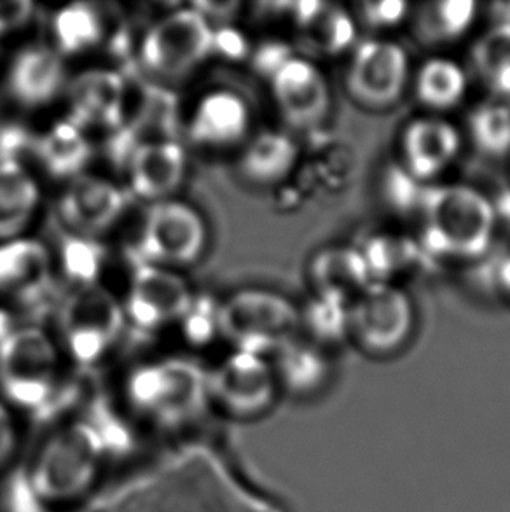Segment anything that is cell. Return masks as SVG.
<instances>
[{
    "instance_id": "obj_35",
    "label": "cell",
    "mask_w": 510,
    "mask_h": 512,
    "mask_svg": "<svg viewBox=\"0 0 510 512\" xmlns=\"http://www.w3.org/2000/svg\"><path fill=\"white\" fill-rule=\"evenodd\" d=\"M182 322L191 340L200 343L208 341L215 334H219V305L215 306L207 301V306H203L198 299H194L191 310Z\"/></svg>"
},
{
    "instance_id": "obj_17",
    "label": "cell",
    "mask_w": 510,
    "mask_h": 512,
    "mask_svg": "<svg viewBox=\"0 0 510 512\" xmlns=\"http://www.w3.org/2000/svg\"><path fill=\"white\" fill-rule=\"evenodd\" d=\"M58 362L53 340L41 327H14L0 341V374L18 388H41Z\"/></svg>"
},
{
    "instance_id": "obj_34",
    "label": "cell",
    "mask_w": 510,
    "mask_h": 512,
    "mask_svg": "<svg viewBox=\"0 0 510 512\" xmlns=\"http://www.w3.org/2000/svg\"><path fill=\"white\" fill-rule=\"evenodd\" d=\"M409 9L411 6L406 2H395V0L366 2L360 6L359 18L373 30H392L399 27L402 21H406Z\"/></svg>"
},
{
    "instance_id": "obj_36",
    "label": "cell",
    "mask_w": 510,
    "mask_h": 512,
    "mask_svg": "<svg viewBox=\"0 0 510 512\" xmlns=\"http://www.w3.org/2000/svg\"><path fill=\"white\" fill-rule=\"evenodd\" d=\"M35 6L28 0H0V39L27 27Z\"/></svg>"
},
{
    "instance_id": "obj_28",
    "label": "cell",
    "mask_w": 510,
    "mask_h": 512,
    "mask_svg": "<svg viewBox=\"0 0 510 512\" xmlns=\"http://www.w3.org/2000/svg\"><path fill=\"white\" fill-rule=\"evenodd\" d=\"M476 2L446 0L427 4L416 16V32L425 44H451L469 34L477 16Z\"/></svg>"
},
{
    "instance_id": "obj_6",
    "label": "cell",
    "mask_w": 510,
    "mask_h": 512,
    "mask_svg": "<svg viewBox=\"0 0 510 512\" xmlns=\"http://www.w3.org/2000/svg\"><path fill=\"white\" fill-rule=\"evenodd\" d=\"M345 83L350 97L362 107L390 109L413 83L407 49L386 37L357 42L350 53Z\"/></svg>"
},
{
    "instance_id": "obj_39",
    "label": "cell",
    "mask_w": 510,
    "mask_h": 512,
    "mask_svg": "<svg viewBox=\"0 0 510 512\" xmlns=\"http://www.w3.org/2000/svg\"><path fill=\"white\" fill-rule=\"evenodd\" d=\"M497 284L504 296L510 299V254L500 261L497 271Z\"/></svg>"
},
{
    "instance_id": "obj_21",
    "label": "cell",
    "mask_w": 510,
    "mask_h": 512,
    "mask_svg": "<svg viewBox=\"0 0 510 512\" xmlns=\"http://www.w3.org/2000/svg\"><path fill=\"white\" fill-rule=\"evenodd\" d=\"M35 158L53 179H77L86 173L93 156L88 133L69 118L56 121L34 142Z\"/></svg>"
},
{
    "instance_id": "obj_32",
    "label": "cell",
    "mask_w": 510,
    "mask_h": 512,
    "mask_svg": "<svg viewBox=\"0 0 510 512\" xmlns=\"http://www.w3.org/2000/svg\"><path fill=\"white\" fill-rule=\"evenodd\" d=\"M432 184L416 179L400 163L388 167L383 175V196L388 205L399 214H421L427 200L428 189Z\"/></svg>"
},
{
    "instance_id": "obj_25",
    "label": "cell",
    "mask_w": 510,
    "mask_h": 512,
    "mask_svg": "<svg viewBox=\"0 0 510 512\" xmlns=\"http://www.w3.org/2000/svg\"><path fill=\"white\" fill-rule=\"evenodd\" d=\"M219 387L231 401L261 404L275 388V367L255 353L236 350L219 371Z\"/></svg>"
},
{
    "instance_id": "obj_26",
    "label": "cell",
    "mask_w": 510,
    "mask_h": 512,
    "mask_svg": "<svg viewBox=\"0 0 510 512\" xmlns=\"http://www.w3.org/2000/svg\"><path fill=\"white\" fill-rule=\"evenodd\" d=\"M472 67L495 98L510 104V21L498 20L477 39Z\"/></svg>"
},
{
    "instance_id": "obj_12",
    "label": "cell",
    "mask_w": 510,
    "mask_h": 512,
    "mask_svg": "<svg viewBox=\"0 0 510 512\" xmlns=\"http://www.w3.org/2000/svg\"><path fill=\"white\" fill-rule=\"evenodd\" d=\"M69 119L84 132H118L126 123L128 91L116 70L91 69L70 79L65 90Z\"/></svg>"
},
{
    "instance_id": "obj_37",
    "label": "cell",
    "mask_w": 510,
    "mask_h": 512,
    "mask_svg": "<svg viewBox=\"0 0 510 512\" xmlns=\"http://www.w3.org/2000/svg\"><path fill=\"white\" fill-rule=\"evenodd\" d=\"M294 55L296 53L285 42H266L254 53L255 69L261 72L262 76L271 79Z\"/></svg>"
},
{
    "instance_id": "obj_23",
    "label": "cell",
    "mask_w": 510,
    "mask_h": 512,
    "mask_svg": "<svg viewBox=\"0 0 510 512\" xmlns=\"http://www.w3.org/2000/svg\"><path fill=\"white\" fill-rule=\"evenodd\" d=\"M275 374L290 394L311 397L331 381V360L322 346L297 336L276 352Z\"/></svg>"
},
{
    "instance_id": "obj_20",
    "label": "cell",
    "mask_w": 510,
    "mask_h": 512,
    "mask_svg": "<svg viewBox=\"0 0 510 512\" xmlns=\"http://www.w3.org/2000/svg\"><path fill=\"white\" fill-rule=\"evenodd\" d=\"M299 144L289 133L264 130L243 146L238 170L254 186H276L289 179L299 161Z\"/></svg>"
},
{
    "instance_id": "obj_1",
    "label": "cell",
    "mask_w": 510,
    "mask_h": 512,
    "mask_svg": "<svg viewBox=\"0 0 510 512\" xmlns=\"http://www.w3.org/2000/svg\"><path fill=\"white\" fill-rule=\"evenodd\" d=\"M420 247L430 256L474 261L497 236V205L467 184H432L421 208Z\"/></svg>"
},
{
    "instance_id": "obj_3",
    "label": "cell",
    "mask_w": 510,
    "mask_h": 512,
    "mask_svg": "<svg viewBox=\"0 0 510 512\" xmlns=\"http://www.w3.org/2000/svg\"><path fill=\"white\" fill-rule=\"evenodd\" d=\"M215 30L196 7H179L154 21L145 32L138 60L147 76L177 84L193 76L214 53Z\"/></svg>"
},
{
    "instance_id": "obj_11",
    "label": "cell",
    "mask_w": 510,
    "mask_h": 512,
    "mask_svg": "<svg viewBox=\"0 0 510 512\" xmlns=\"http://www.w3.org/2000/svg\"><path fill=\"white\" fill-rule=\"evenodd\" d=\"M400 165L416 179L435 184L460 158L463 135L460 128L441 114H423L400 132Z\"/></svg>"
},
{
    "instance_id": "obj_13",
    "label": "cell",
    "mask_w": 510,
    "mask_h": 512,
    "mask_svg": "<svg viewBox=\"0 0 510 512\" xmlns=\"http://www.w3.org/2000/svg\"><path fill=\"white\" fill-rule=\"evenodd\" d=\"M252 112L245 98L231 90L208 91L187 121V139L201 149H231L249 140Z\"/></svg>"
},
{
    "instance_id": "obj_15",
    "label": "cell",
    "mask_w": 510,
    "mask_h": 512,
    "mask_svg": "<svg viewBox=\"0 0 510 512\" xmlns=\"http://www.w3.org/2000/svg\"><path fill=\"white\" fill-rule=\"evenodd\" d=\"M131 194L138 200H172L187 172V154L179 140H154L138 146L125 161Z\"/></svg>"
},
{
    "instance_id": "obj_33",
    "label": "cell",
    "mask_w": 510,
    "mask_h": 512,
    "mask_svg": "<svg viewBox=\"0 0 510 512\" xmlns=\"http://www.w3.org/2000/svg\"><path fill=\"white\" fill-rule=\"evenodd\" d=\"M104 263V252L97 240L70 236L63 245L62 266L67 277L81 285L97 284V277Z\"/></svg>"
},
{
    "instance_id": "obj_5",
    "label": "cell",
    "mask_w": 510,
    "mask_h": 512,
    "mask_svg": "<svg viewBox=\"0 0 510 512\" xmlns=\"http://www.w3.org/2000/svg\"><path fill=\"white\" fill-rule=\"evenodd\" d=\"M208 245L203 215L186 201L166 200L147 210L133 256L170 270L200 261Z\"/></svg>"
},
{
    "instance_id": "obj_7",
    "label": "cell",
    "mask_w": 510,
    "mask_h": 512,
    "mask_svg": "<svg viewBox=\"0 0 510 512\" xmlns=\"http://www.w3.org/2000/svg\"><path fill=\"white\" fill-rule=\"evenodd\" d=\"M126 324L125 306L98 284L81 285L65 299L58 326L69 352L90 362L104 355L118 340Z\"/></svg>"
},
{
    "instance_id": "obj_31",
    "label": "cell",
    "mask_w": 510,
    "mask_h": 512,
    "mask_svg": "<svg viewBox=\"0 0 510 512\" xmlns=\"http://www.w3.org/2000/svg\"><path fill=\"white\" fill-rule=\"evenodd\" d=\"M374 282H393V277L411 268L420 254V243L407 236L374 235L362 247Z\"/></svg>"
},
{
    "instance_id": "obj_29",
    "label": "cell",
    "mask_w": 510,
    "mask_h": 512,
    "mask_svg": "<svg viewBox=\"0 0 510 512\" xmlns=\"http://www.w3.org/2000/svg\"><path fill=\"white\" fill-rule=\"evenodd\" d=\"M469 139L486 158H505L510 154V104L491 98L477 104L467 118Z\"/></svg>"
},
{
    "instance_id": "obj_4",
    "label": "cell",
    "mask_w": 510,
    "mask_h": 512,
    "mask_svg": "<svg viewBox=\"0 0 510 512\" xmlns=\"http://www.w3.org/2000/svg\"><path fill=\"white\" fill-rule=\"evenodd\" d=\"M414 327L413 298L395 282H373L350 303V338L374 357L400 352Z\"/></svg>"
},
{
    "instance_id": "obj_14",
    "label": "cell",
    "mask_w": 510,
    "mask_h": 512,
    "mask_svg": "<svg viewBox=\"0 0 510 512\" xmlns=\"http://www.w3.org/2000/svg\"><path fill=\"white\" fill-rule=\"evenodd\" d=\"M53 285V259L44 243L20 236L0 242V298L37 305Z\"/></svg>"
},
{
    "instance_id": "obj_38",
    "label": "cell",
    "mask_w": 510,
    "mask_h": 512,
    "mask_svg": "<svg viewBox=\"0 0 510 512\" xmlns=\"http://www.w3.org/2000/svg\"><path fill=\"white\" fill-rule=\"evenodd\" d=\"M217 49L221 55L240 58L247 53V42L243 39V35L233 28H222L219 34L215 32L214 53Z\"/></svg>"
},
{
    "instance_id": "obj_8",
    "label": "cell",
    "mask_w": 510,
    "mask_h": 512,
    "mask_svg": "<svg viewBox=\"0 0 510 512\" xmlns=\"http://www.w3.org/2000/svg\"><path fill=\"white\" fill-rule=\"evenodd\" d=\"M194 299L191 287L177 271L133 256L126 320L145 331H154L184 319Z\"/></svg>"
},
{
    "instance_id": "obj_16",
    "label": "cell",
    "mask_w": 510,
    "mask_h": 512,
    "mask_svg": "<svg viewBox=\"0 0 510 512\" xmlns=\"http://www.w3.org/2000/svg\"><path fill=\"white\" fill-rule=\"evenodd\" d=\"M67 67L53 46L20 49L7 67L9 97L25 109H41L53 104L67 90Z\"/></svg>"
},
{
    "instance_id": "obj_2",
    "label": "cell",
    "mask_w": 510,
    "mask_h": 512,
    "mask_svg": "<svg viewBox=\"0 0 510 512\" xmlns=\"http://www.w3.org/2000/svg\"><path fill=\"white\" fill-rule=\"evenodd\" d=\"M301 333V308L282 292L261 287L236 291L219 305V334L238 352H278Z\"/></svg>"
},
{
    "instance_id": "obj_10",
    "label": "cell",
    "mask_w": 510,
    "mask_h": 512,
    "mask_svg": "<svg viewBox=\"0 0 510 512\" xmlns=\"http://www.w3.org/2000/svg\"><path fill=\"white\" fill-rule=\"evenodd\" d=\"M128 196L112 180L100 175L83 173L67 182L58 203L56 214L70 236L97 240L125 214Z\"/></svg>"
},
{
    "instance_id": "obj_30",
    "label": "cell",
    "mask_w": 510,
    "mask_h": 512,
    "mask_svg": "<svg viewBox=\"0 0 510 512\" xmlns=\"http://www.w3.org/2000/svg\"><path fill=\"white\" fill-rule=\"evenodd\" d=\"M301 331H306L308 340L322 348L350 338V303L315 294L301 308Z\"/></svg>"
},
{
    "instance_id": "obj_9",
    "label": "cell",
    "mask_w": 510,
    "mask_h": 512,
    "mask_svg": "<svg viewBox=\"0 0 510 512\" xmlns=\"http://www.w3.org/2000/svg\"><path fill=\"white\" fill-rule=\"evenodd\" d=\"M269 84L276 109L292 128L317 130L331 116V84L311 56H292Z\"/></svg>"
},
{
    "instance_id": "obj_19",
    "label": "cell",
    "mask_w": 510,
    "mask_h": 512,
    "mask_svg": "<svg viewBox=\"0 0 510 512\" xmlns=\"http://www.w3.org/2000/svg\"><path fill=\"white\" fill-rule=\"evenodd\" d=\"M292 18L311 55L338 56L355 48L357 21L343 7L304 2L294 6Z\"/></svg>"
},
{
    "instance_id": "obj_24",
    "label": "cell",
    "mask_w": 510,
    "mask_h": 512,
    "mask_svg": "<svg viewBox=\"0 0 510 512\" xmlns=\"http://www.w3.org/2000/svg\"><path fill=\"white\" fill-rule=\"evenodd\" d=\"M469 72L449 56H430L414 70L413 86L430 114H444L462 104L469 91Z\"/></svg>"
},
{
    "instance_id": "obj_18",
    "label": "cell",
    "mask_w": 510,
    "mask_h": 512,
    "mask_svg": "<svg viewBox=\"0 0 510 512\" xmlns=\"http://www.w3.org/2000/svg\"><path fill=\"white\" fill-rule=\"evenodd\" d=\"M315 294L352 303L374 280L366 257L357 245H329L318 250L310 263Z\"/></svg>"
},
{
    "instance_id": "obj_27",
    "label": "cell",
    "mask_w": 510,
    "mask_h": 512,
    "mask_svg": "<svg viewBox=\"0 0 510 512\" xmlns=\"http://www.w3.org/2000/svg\"><path fill=\"white\" fill-rule=\"evenodd\" d=\"M102 16L91 4H70L56 11L51 23L53 48L65 56H77L97 48L104 41Z\"/></svg>"
},
{
    "instance_id": "obj_22",
    "label": "cell",
    "mask_w": 510,
    "mask_h": 512,
    "mask_svg": "<svg viewBox=\"0 0 510 512\" xmlns=\"http://www.w3.org/2000/svg\"><path fill=\"white\" fill-rule=\"evenodd\" d=\"M41 205V187L20 160L0 161V242L25 236Z\"/></svg>"
}]
</instances>
